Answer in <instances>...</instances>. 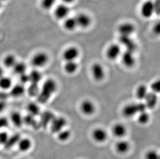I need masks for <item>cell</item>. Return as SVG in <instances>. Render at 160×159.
Returning a JSON list of instances; mask_svg holds the SVG:
<instances>
[{
	"label": "cell",
	"instance_id": "13",
	"mask_svg": "<svg viewBox=\"0 0 160 159\" xmlns=\"http://www.w3.org/2000/svg\"><path fill=\"white\" fill-rule=\"evenodd\" d=\"M92 135L94 141L98 143L104 142L107 138V132L104 129L100 128L94 129L92 132Z\"/></svg>",
	"mask_w": 160,
	"mask_h": 159
},
{
	"label": "cell",
	"instance_id": "9",
	"mask_svg": "<svg viewBox=\"0 0 160 159\" xmlns=\"http://www.w3.org/2000/svg\"><path fill=\"white\" fill-rule=\"evenodd\" d=\"M118 31L121 36L130 37L135 31V26L130 22H124L120 24Z\"/></svg>",
	"mask_w": 160,
	"mask_h": 159
},
{
	"label": "cell",
	"instance_id": "4",
	"mask_svg": "<svg viewBox=\"0 0 160 159\" xmlns=\"http://www.w3.org/2000/svg\"><path fill=\"white\" fill-rule=\"evenodd\" d=\"M93 78L98 82L102 81L105 77V70L104 66L99 63H95L91 68Z\"/></svg>",
	"mask_w": 160,
	"mask_h": 159
},
{
	"label": "cell",
	"instance_id": "31",
	"mask_svg": "<svg viewBox=\"0 0 160 159\" xmlns=\"http://www.w3.org/2000/svg\"><path fill=\"white\" fill-rule=\"evenodd\" d=\"M27 92L29 95L31 97H37L39 94L40 92V88L38 86V84H34L30 83L27 89Z\"/></svg>",
	"mask_w": 160,
	"mask_h": 159
},
{
	"label": "cell",
	"instance_id": "43",
	"mask_svg": "<svg viewBox=\"0 0 160 159\" xmlns=\"http://www.w3.org/2000/svg\"><path fill=\"white\" fill-rule=\"evenodd\" d=\"M61 1H62V2L64 4L68 5L69 4H71V3H73L75 0H61Z\"/></svg>",
	"mask_w": 160,
	"mask_h": 159
},
{
	"label": "cell",
	"instance_id": "35",
	"mask_svg": "<svg viewBox=\"0 0 160 159\" xmlns=\"http://www.w3.org/2000/svg\"><path fill=\"white\" fill-rule=\"evenodd\" d=\"M160 84L159 80L155 81L152 83L150 85V89L153 93L157 94L159 93L160 89Z\"/></svg>",
	"mask_w": 160,
	"mask_h": 159
},
{
	"label": "cell",
	"instance_id": "16",
	"mask_svg": "<svg viewBox=\"0 0 160 159\" xmlns=\"http://www.w3.org/2000/svg\"><path fill=\"white\" fill-rule=\"evenodd\" d=\"M18 149L22 152H26L30 150L32 147V142L30 138L28 137L20 138L17 143Z\"/></svg>",
	"mask_w": 160,
	"mask_h": 159
},
{
	"label": "cell",
	"instance_id": "36",
	"mask_svg": "<svg viewBox=\"0 0 160 159\" xmlns=\"http://www.w3.org/2000/svg\"><path fill=\"white\" fill-rule=\"evenodd\" d=\"M20 83L24 85L25 84H27L30 82L29 81V75L25 73L21 75H19Z\"/></svg>",
	"mask_w": 160,
	"mask_h": 159
},
{
	"label": "cell",
	"instance_id": "23",
	"mask_svg": "<svg viewBox=\"0 0 160 159\" xmlns=\"http://www.w3.org/2000/svg\"><path fill=\"white\" fill-rule=\"evenodd\" d=\"M148 88L144 84L138 86L136 89L135 95L137 98L140 101H143L147 95H148Z\"/></svg>",
	"mask_w": 160,
	"mask_h": 159
},
{
	"label": "cell",
	"instance_id": "1",
	"mask_svg": "<svg viewBox=\"0 0 160 159\" xmlns=\"http://www.w3.org/2000/svg\"><path fill=\"white\" fill-rule=\"evenodd\" d=\"M57 83L53 79H48L42 84L40 89V92L38 98V102L41 104H45L56 93L57 89Z\"/></svg>",
	"mask_w": 160,
	"mask_h": 159
},
{
	"label": "cell",
	"instance_id": "18",
	"mask_svg": "<svg viewBox=\"0 0 160 159\" xmlns=\"http://www.w3.org/2000/svg\"><path fill=\"white\" fill-rule=\"evenodd\" d=\"M26 90L24 86L19 83L15 85H12V88L10 89V94L12 97H20L24 95Z\"/></svg>",
	"mask_w": 160,
	"mask_h": 159
},
{
	"label": "cell",
	"instance_id": "15",
	"mask_svg": "<svg viewBox=\"0 0 160 159\" xmlns=\"http://www.w3.org/2000/svg\"><path fill=\"white\" fill-rule=\"evenodd\" d=\"M145 105L146 106L147 108L152 109L156 107L157 104L158 98L157 94L153 92H149L148 95L144 99Z\"/></svg>",
	"mask_w": 160,
	"mask_h": 159
},
{
	"label": "cell",
	"instance_id": "38",
	"mask_svg": "<svg viewBox=\"0 0 160 159\" xmlns=\"http://www.w3.org/2000/svg\"><path fill=\"white\" fill-rule=\"evenodd\" d=\"M8 119L5 117H0V129L8 127Z\"/></svg>",
	"mask_w": 160,
	"mask_h": 159
},
{
	"label": "cell",
	"instance_id": "25",
	"mask_svg": "<svg viewBox=\"0 0 160 159\" xmlns=\"http://www.w3.org/2000/svg\"><path fill=\"white\" fill-rule=\"evenodd\" d=\"M12 86V81L9 77L4 75L0 79V89L2 90H10Z\"/></svg>",
	"mask_w": 160,
	"mask_h": 159
},
{
	"label": "cell",
	"instance_id": "46",
	"mask_svg": "<svg viewBox=\"0 0 160 159\" xmlns=\"http://www.w3.org/2000/svg\"><path fill=\"white\" fill-rule=\"evenodd\" d=\"M27 159V158H21V159Z\"/></svg>",
	"mask_w": 160,
	"mask_h": 159
},
{
	"label": "cell",
	"instance_id": "44",
	"mask_svg": "<svg viewBox=\"0 0 160 159\" xmlns=\"http://www.w3.org/2000/svg\"><path fill=\"white\" fill-rule=\"evenodd\" d=\"M2 4H1V2L0 1V8L1 7Z\"/></svg>",
	"mask_w": 160,
	"mask_h": 159
},
{
	"label": "cell",
	"instance_id": "37",
	"mask_svg": "<svg viewBox=\"0 0 160 159\" xmlns=\"http://www.w3.org/2000/svg\"><path fill=\"white\" fill-rule=\"evenodd\" d=\"M9 138L8 133L5 131L0 132V144H5Z\"/></svg>",
	"mask_w": 160,
	"mask_h": 159
},
{
	"label": "cell",
	"instance_id": "29",
	"mask_svg": "<svg viewBox=\"0 0 160 159\" xmlns=\"http://www.w3.org/2000/svg\"><path fill=\"white\" fill-rule=\"evenodd\" d=\"M57 138L58 140L61 142L67 141L70 138L71 135V132L70 130L64 129H62L60 132H58L57 134Z\"/></svg>",
	"mask_w": 160,
	"mask_h": 159
},
{
	"label": "cell",
	"instance_id": "27",
	"mask_svg": "<svg viewBox=\"0 0 160 159\" xmlns=\"http://www.w3.org/2000/svg\"><path fill=\"white\" fill-rule=\"evenodd\" d=\"M12 69L14 73L19 76L22 74L26 73L27 66L24 62L17 61Z\"/></svg>",
	"mask_w": 160,
	"mask_h": 159
},
{
	"label": "cell",
	"instance_id": "11",
	"mask_svg": "<svg viewBox=\"0 0 160 159\" xmlns=\"http://www.w3.org/2000/svg\"><path fill=\"white\" fill-rule=\"evenodd\" d=\"M133 53L131 51L126 50L122 53L121 55V60L123 64L127 67L131 68L136 63V59Z\"/></svg>",
	"mask_w": 160,
	"mask_h": 159
},
{
	"label": "cell",
	"instance_id": "28",
	"mask_svg": "<svg viewBox=\"0 0 160 159\" xmlns=\"http://www.w3.org/2000/svg\"><path fill=\"white\" fill-rule=\"evenodd\" d=\"M130 143L125 140L120 141L116 145V150L120 153H126L130 149Z\"/></svg>",
	"mask_w": 160,
	"mask_h": 159
},
{
	"label": "cell",
	"instance_id": "12",
	"mask_svg": "<svg viewBox=\"0 0 160 159\" xmlns=\"http://www.w3.org/2000/svg\"><path fill=\"white\" fill-rule=\"evenodd\" d=\"M80 110L84 115L91 116L95 112L96 107L92 101L85 100L80 104Z\"/></svg>",
	"mask_w": 160,
	"mask_h": 159
},
{
	"label": "cell",
	"instance_id": "2",
	"mask_svg": "<svg viewBox=\"0 0 160 159\" xmlns=\"http://www.w3.org/2000/svg\"><path fill=\"white\" fill-rule=\"evenodd\" d=\"M49 58L46 53L39 51L34 54L31 59V64L36 69L42 68L48 63Z\"/></svg>",
	"mask_w": 160,
	"mask_h": 159
},
{
	"label": "cell",
	"instance_id": "42",
	"mask_svg": "<svg viewBox=\"0 0 160 159\" xmlns=\"http://www.w3.org/2000/svg\"><path fill=\"white\" fill-rule=\"evenodd\" d=\"M4 69L2 66H0V79L3 77L4 75Z\"/></svg>",
	"mask_w": 160,
	"mask_h": 159
},
{
	"label": "cell",
	"instance_id": "45",
	"mask_svg": "<svg viewBox=\"0 0 160 159\" xmlns=\"http://www.w3.org/2000/svg\"><path fill=\"white\" fill-rule=\"evenodd\" d=\"M5 1H6V0H0V1L1 2Z\"/></svg>",
	"mask_w": 160,
	"mask_h": 159
},
{
	"label": "cell",
	"instance_id": "8",
	"mask_svg": "<svg viewBox=\"0 0 160 159\" xmlns=\"http://www.w3.org/2000/svg\"><path fill=\"white\" fill-rule=\"evenodd\" d=\"M70 8L68 5L64 3L58 5L54 9V16L58 20H64L68 17L70 13Z\"/></svg>",
	"mask_w": 160,
	"mask_h": 159
},
{
	"label": "cell",
	"instance_id": "17",
	"mask_svg": "<svg viewBox=\"0 0 160 159\" xmlns=\"http://www.w3.org/2000/svg\"><path fill=\"white\" fill-rule=\"evenodd\" d=\"M112 132L114 136L118 138H121L126 135L127 129L124 125L118 123L114 125L112 128Z\"/></svg>",
	"mask_w": 160,
	"mask_h": 159
},
{
	"label": "cell",
	"instance_id": "22",
	"mask_svg": "<svg viewBox=\"0 0 160 159\" xmlns=\"http://www.w3.org/2000/svg\"><path fill=\"white\" fill-rule=\"evenodd\" d=\"M11 121L16 127H21L23 124V117L18 112H14L11 115Z\"/></svg>",
	"mask_w": 160,
	"mask_h": 159
},
{
	"label": "cell",
	"instance_id": "34",
	"mask_svg": "<svg viewBox=\"0 0 160 159\" xmlns=\"http://www.w3.org/2000/svg\"><path fill=\"white\" fill-rule=\"evenodd\" d=\"M146 159H160V156L157 152L154 150H150L145 156Z\"/></svg>",
	"mask_w": 160,
	"mask_h": 159
},
{
	"label": "cell",
	"instance_id": "10",
	"mask_svg": "<svg viewBox=\"0 0 160 159\" xmlns=\"http://www.w3.org/2000/svg\"><path fill=\"white\" fill-rule=\"evenodd\" d=\"M75 17L77 22V26L82 29L88 28L90 26L91 24L92 23V19L86 13H79Z\"/></svg>",
	"mask_w": 160,
	"mask_h": 159
},
{
	"label": "cell",
	"instance_id": "20",
	"mask_svg": "<svg viewBox=\"0 0 160 159\" xmlns=\"http://www.w3.org/2000/svg\"><path fill=\"white\" fill-rule=\"evenodd\" d=\"M63 27L68 31H73L77 26V22L75 17H68L64 20Z\"/></svg>",
	"mask_w": 160,
	"mask_h": 159
},
{
	"label": "cell",
	"instance_id": "6",
	"mask_svg": "<svg viewBox=\"0 0 160 159\" xmlns=\"http://www.w3.org/2000/svg\"><path fill=\"white\" fill-rule=\"evenodd\" d=\"M79 56V50L75 46H71L66 48L62 53V57L65 62L76 61Z\"/></svg>",
	"mask_w": 160,
	"mask_h": 159
},
{
	"label": "cell",
	"instance_id": "3",
	"mask_svg": "<svg viewBox=\"0 0 160 159\" xmlns=\"http://www.w3.org/2000/svg\"><path fill=\"white\" fill-rule=\"evenodd\" d=\"M140 13L145 19L151 18L155 13V7L153 2L148 0L142 3L140 8Z\"/></svg>",
	"mask_w": 160,
	"mask_h": 159
},
{
	"label": "cell",
	"instance_id": "24",
	"mask_svg": "<svg viewBox=\"0 0 160 159\" xmlns=\"http://www.w3.org/2000/svg\"><path fill=\"white\" fill-rule=\"evenodd\" d=\"M28 75L30 83L39 84V83L42 79V74L38 69H34L33 70L31 71L30 73Z\"/></svg>",
	"mask_w": 160,
	"mask_h": 159
},
{
	"label": "cell",
	"instance_id": "32",
	"mask_svg": "<svg viewBox=\"0 0 160 159\" xmlns=\"http://www.w3.org/2000/svg\"><path fill=\"white\" fill-rule=\"evenodd\" d=\"M56 1L57 0H41V7L44 10L49 11L54 7Z\"/></svg>",
	"mask_w": 160,
	"mask_h": 159
},
{
	"label": "cell",
	"instance_id": "26",
	"mask_svg": "<svg viewBox=\"0 0 160 159\" xmlns=\"http://www.w3.org/2000/svg\"><path fill=\"white\" fill-rule=\"evenodd\" d=\"M27 110L29 115L35 117L41 113L40 108L38 104L34 102H30L28 104L27 106Z\"/></svg>",
	"mask_w": 160,
	"mask_h": 159
},
{
	"label": "cell",
	"instance_id": "41",
	"mask_svg": "<svg viewBox=\"0 0 160 159\" xmlns=\"http://www.w3.org/2000/svg\"><path fill=\"white\" fill-rule=\"evenodd\" d=\"M154 33H156V34H159L160 33V25L159 23L157 25V26H154V29H153Z\"/></svg>",
	"mask_w": 160,
	"mask_h": 159
},
{
	"label": "cell",
	"instance_id": "21",
	"mask_svg": "<svg viewBox=\"0 0 160 159\" xmlns=\"http://www.w3.org/2000/svg\"><path fill=\"white\" fill-rule=\"evenodd\" d=\"M78 64L76 61L65 62L64 65V70L68 75H72L75 73L78 69Z\"/></svg>",
	"mask_w": 160,
	"mask_h": 159
},
{
	"label": "cell",
	"instance_id": "5",
	"mask_svg": "<svg viewBox=\"0 0 160 159\" xmlns=\"http://www.w3.org/2000/svg\"><path fill=\"white\" fill-rule=\"evenodd\" d=\"M122 53V50L119 45L112 44L107 48L106 55L109 60H114L120 57Z\"/></svg>",
	"mask_w": 160,
	"mask_h": 159
},
{
	"label": "cell",
	"instance_id": "14",
	"mask_svg": "<svg viewBox=\"0 0 160 159\" xmlns=\"http://www.w3.org/2000/svg\"><path fill=\"white\" fill-rule=\"evenodd\" d=\"M138 113L137 104H130L125 105L122 110V114L127 118H131Z\"/></svg>",
	"mask_w": 160,
	"mask_h": 159
},
{
	"label": "cell",
	"instance_id": "39",
	"mask_svg": "<svg viewBox=\"0 0 160 159\" xmlns=\"http://www.w3.org/2000/svg\"><path fill=\"white\" fill-rule=\"evenodd\" d=\"M6 106H7V104H6V103L5 100H0V113L5 110Z\"/></svg>",
	"mask_w": 160,
	"mask_h": 159
},
{
	"label": "cell",
	"instance_id": "30",
	"mask_svg": "<svg viewBox=\"0 0 160 159\" xmlns=\"http://www.w3.org/2000/svg\"><path fill=\"white\" fill-rule=\"evenodd\" d=\"M150 116L147 111L139 113L138 114V122L141 125H146L149 121Z\"/></svg>",
	"mask_w": 160,
	"mask_h": 159
},
{
	"label": "cell",
	"instance_id": "19",
	"mask_svg": "<svg viewBox=\"0 0 160 159\" xmlns=\"http://www.w3.org/2000/svg\"><path fill=\"white\" fill-rule=\"evenodd\" d=\"M18 60L16 56L13 54H8L3 59V66L6 68H12Z\"/></svg>",
	"mask_w": 160,
	"mask_h": 159
},
{
	"label": "cell",
	"instance_id": "7",
	"mask_svg": "<svg viewBox=\"0 0 160 159\" xmlns=\"http://www.w3.org/2000/svg\"><path fill=\"white\" fill-rule=\"evenodd\" d=\"M67 123V120L64 117L54 116L50 123V130L53 133L57 134L62 129L65 128Z\"/></svg>",
	"mask_w": 160,
	"mask_h": 159
},
{
	"label": "cell",
	"instance_id": "33",
	"mask_svg": "<svg viewBox=\"0 0 160 159\" xmlns=\"http://www.w3.org/2000/svg\"><path fill=\"white\" fill-rule=\"evenodd\" d=\"M20 138V137L18 135H14L11 138L9 137L8 141L5 145L8 146V147H11V146H12V144H15V143L17 144L18 141H19Z\"/></svg>",
	"mask_w": 160,
	"mask_h": 159
},
{
	"label": "cell",
	"instance_id": "40",
	"mask_svg": "<svg viewBox=\"0 0 160 159\" xmlns=\"http://www.w3.org/2000/svg\"><path fill=\"white\" fill-rule=\"evenodd\" d=\"M154 7H155V13L156 12L157 14H159L160 9V1H159V0H158L156 2H154Z\"/></svg>",
	"mask_w": 160,
	"mask_h": 159
}]
</instances>
